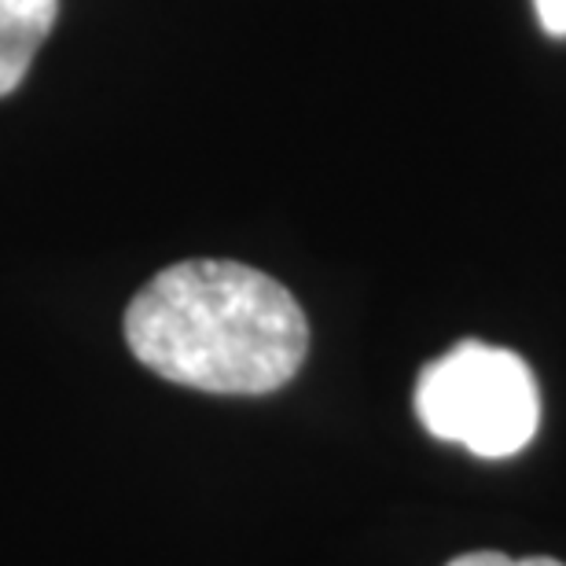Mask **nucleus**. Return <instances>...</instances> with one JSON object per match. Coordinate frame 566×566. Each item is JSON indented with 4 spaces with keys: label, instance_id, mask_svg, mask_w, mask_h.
Listing matches in <instances>:
<instances>
[{
    "label": "nucleus",
    "instance_id": "f03ea898",
    "mask_svg": "<svg viewBox=\"0 0 566 566\" xmlns=\"http://www.w3.org/2000/svg\"><path fill=\"white\" fill-rule=\"evenodd\" d=\"M416 416L438 441L504 460L523 452L541 427L537 379L515 349L463 338L420 371Z\"/></svg>",
    "mask_w": 566,
    "mask_h": 566
},
{
    "label": "nucleus",
    "instance_id": "39448f33",
    "mask_svg": "<svg viewBox=\"0 0 566 566\" xmlns=\"http://www.w3.org/2000/svg\"><path fill=\"white\" fill-rule=\"evenodd\" d=\"M534 8L548 38H566V0H534Z\"/></svg>",
    "mask_w": 566,
    "mask_h": 566
},
{
    "label": "nucleus",
    "instance_id": "20e7f679",
    "mask_svg": "<svg viewBox=\"0 0 566 566\" xmlns=\"http://www.w3.org/2000/svg\"><path fill=\"white\" fill-rule=\"evenodd\" d=\"M446 566H563L559 559L548 556H530V559H507L501 552H468V556L449 559Z\"/></svg>",
    "mask_w": 566,
    "mask_h": 566
},
{
    "label": "nucleus",
    "instance_id": "7ed1b4c3",
    "mask_svg": "<svg viewBox=\"0 0 566 566\" xmlns=\"http://www.w3.org/2000/svg\"><path fill=\"white\" fill-rule=\"evenodd\" d=\"M55 19L60 0H0V96H11L27 82Z\"/></svg>",
    "mask_w": 566,
    "mask_h": 566
},
{
    "label": "nucleus",
    "instance_id": "f257e3e1",
    "mask_svg": "<svg viewBox=\"0 0 566 566\" xmlns=\"http://www.w3.org/2000/svg\"><path fill=\"white\" fill-rule=\"evenodd\" d=\"M126 343L177 387L258 398L298 376L310 324L298 298L262 269L196 258L133 294Z\"/></svg>",
    "mask_w": 566,
    "mask_h": 566
}]
</instances>
